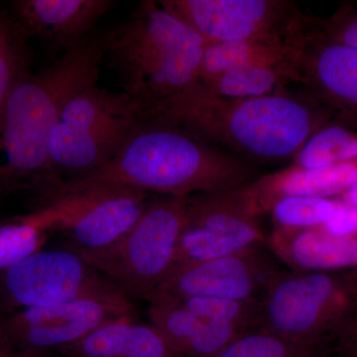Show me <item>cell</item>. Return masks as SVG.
Instances as JSON below:
<instances>
[{"mask_svg": "<svg viewBox=\"0 0 357 357\" xmlns=\"http://www.w3.org/2000/svg\"><path fill=\"white\" fill-rule=\"evenodd\" d=\"M105 51L107 33H91L13 89L0 110V198L21 190L35 194L48 184L49 149L61 112L73 96L96 86Z\"/></svg>", "mask_w": 357, "mask_h": 357, "instance_id": "obj_1", "label": "cell"}, {"mask_svg": "<svg viewBox=\"0 0 357 357\" xmlns=\"http://www.w3.org/2000/svg\"><path fill=\"white\" fill-rule=\"evenodd\" d=\"M332 110L286 93L229 100L194 84L146 121L175 126L229 153L277 161L299 152Z\"/></svg>", "mask_w": 357, "mask_h": 357, "instance_id": "obj_2", "label": "cell"}, {"mask_svg": "<svg viewBox=\"0 0 357 357\" xmlns=\"http://www.w3.org/2000/svg\"><path fill=\"white\" fill-rule=\"evenodd\" d=\"M253 172L229 153L175 126L144 121L109 163L68 182L112 184L150 194L191 197L229 191L251 184Z\"/></svg>", "mask_w": 357, "mask_h": 357, "instance_id": "obj_3", "label": "cell"}, {"mask_svg": "<svg viewBox=\"0 0 357 357\" xmlns=\"http://www.w3.org/2000/svg\"><path fill=\"white\" fill-rule=\"evenodd\" d=\"M206 41L159 2L107 33L105 59L144 119L197 83Z\"/></svg>", "mask_w": 357, "mask_h": 357, "instance_id": "obj_4", "label": "cell"}, {"mask_svg": "<svg viewBox=\"0 0 357 357\" xmlns=\"http://www.w3.org/2000/svg\"><path fill=\"white\" fill-rule=\"evenodd\" d=\"M143 122L139 107L122 91L93 86L73 96L52 135L48 185L102 168Z\"/></svg>", "mask_w": 357, "mask_h": 357, "instance_id": "obj_5", "label": "cell"}, {"mask_svg": "<svg viewBox=\"0 0 357 357\" xmlns=\"http://www.w3.org/2000/svg\"><path fill=\"white\" fill-rule=\"evenodd\" d=\"M188 197L150 199L139 220L107 248L72 246L91 267L128 295L149 301L175 265Z\"/></svg>", "mask_w": 357, "mask_h": 357, "instance_id": "obj_6", "label": "cell"}, {"mask_svg": "<svg viewBox=\"0 0 357 357\" xmlns=\"http://www.w3.org/2000/svg\"><path fill=\"white\" fill-rule=\"evenodd\" d=\"M356 314L342 275L281 270L260 300L257 330L326 349Z\"/></svg>", "mask_w": 357, "mask_h": 357, "instance_id": "obj_7", "label": "cell"}, {"mask_svg": "<svg viewBox=\"0 0 357 357\" xmlns=\"http://www.w3.org/2000/svg\"><path fill=\"white\" fill-rule=\"evenodd\" d=\"M30 218L41 229L60 230L74 248H107L133 227L149 204V194L112 184L60 182L35 195Z\"/></svg>", "mask_w": 357, "mask_h": 357, "instance_id": "obj_8", "label": "cell"}, {"mask_svg": "<svg viewBox=\"0 0 357 357\" xmlns=\"http://www.w3.org/2000/svg\"><path fill=\"white\" fill-rule=\"evenodd\" d=\"M262 211L255 183L188 197L173 270L264 246L268 237L260 225Z\"/></svg>", "mask_w": 357, "mask_h": 357, "instance_id": "obj_9", "label": "cell"}, {"mask_svg": "<svg viewBox=\"0 0 357 357\" xmlns=\"http://www.w3.org/2000/svg\"><path fill=\"white\" fill-rule=\"evenodd\" d=\"M121 297L128 295L72 248L41 249L0 272V303L6 314L86 298Z\"/></svg>", "mask_w": 357, "mask_h": 357, "instance_id": "obj_10", "label": "cell"}, {"mask_svg": "<svg viewBox=\"0 0 357 357\" xmlns=\"http://www.w3.org/2000/svg\"><path fill=\"white\" fill-rule=\"evenodd\" d=\"M134 314L129 297L86 299L43 307H29L0 317V333L27 356H49L79 342L100 326Z\"/></svg>", "mask_w": 357, "mask_h": 357, "instance_id": "obj_11", "label": "cell"}, {"mask_svg": "<svg viewBox=\"0 0 357 357\" xmlns=\"http://www.w3.org/2000/svg\"><path fill=\"white\" fill-rule=\"evenodd\" d=\"M160 6L206 41L290 40L303 16L277 0H162Z\"/></svg>", "mask_w": 357, "mask_h": 357, "instance_id": "obj_12", "label": "cell"}, {"mask_svg": "<svg viewBox=\"0 0 357 357\" xmlns=\"http://www.w3.org/2000/svg\"><path fill=\"white\" fill-rule=\"evenodd\" d=\"M280 271L264 246H257L236 255L175 268L156 293L181 299L211 298L253 302L262 299L268 286Z\"/></svg>", "mask_w": 357, "mask_h": 357, "instance_id": "obj_13", "label": "cell"}, {"mask_svg": "<svg viewBox=\"0 0 357 357\" xmlns=\"http://www.w3.org/2000/svg\"><path fill=\"white\" fill-rule=\"evenodd\" d=\"M295 83L310 100L357 116V49L326 37L305 18L293 38Z\"/></svg>", "mask_w": 357, "mask_h": 357, "instance_id": "obj_14", "label": "cell"}, {"mask_svg": "<svg viewBox=\"0 0 357 357\" xmlns=\"http://www.w3.org/2000/svg\"><path fill=\"white\" fill-rule=\"evenodd\" d=\"M112 6L109 0H18L13 15L29 36L66 51L89 36Z\"/></svg>", "mask_w": 357, "mask_h": 357, "instance_id": "obj_15", "label": "cell"}, {"mask_svg": "<svg viewBox=\"0 0 357 357\" xmlns=\"http://www.w3.org/2000/svg\"><path fill=\"white\" fill-rule=\"evenodd\" d=\"M267 244L291 271L332 273L357 268V236H335L321 227L275 229Z\"/></svg>", "mask_w": 357, "mask_h": 357, "instance_id": "obj_16", "label": "cell"}, {"mask_svg": "<svg viewBox=\"0 0 357 357\" xmlns=\"http://www.w3.org/2000/svg\"><path fill=\"white\" fill-rule=\"evenodd\" d=\"M59 354L64 357H185L151 324L138 321L134 314L105 324Z\"/></svg>", "mask_w": 357, "mask_h": 357, "instance_id": "obj_17", "label": "cell"}, {"mask_svg": "<svg viewBox=\"0 0 357 357\" xmlns=\"http://www.w3.org/2000/svg\"><path fill=\"white\" fill-rule=\"evenodd\" d=\"M357 178V160L317 169H289L255 183L263 210L277 199L287 196L331 199L344 195Z\"/></svg>", "mask_w": 357, "mask_h": 357, "instance_id": "obj_18", "label": "cell"}, {"mask_svg": "<svg viewBox=\"0 0 357 357\" xmlns=\"http://www.w3.org/2000/svg\"><path fill=\"white\" fill-rule=\"evenodd\" d=\"M293 56V38L211 42L204 46L197 83H211L223 73L241 66L289 64Z\"/></svg>", "mask_w": 357, "mask_h": 357, "instance_id": "obj_19", "label": "cell"}, {"mask_svg": "<svg viewBox=\"0 0 357 357\" xmlns=\"http://www.w3.org/2000/svg\"><path fill=\"white\" fill-rule=\"evenodd\" d=\"M294 64L246 65L223 73L215 81L199 84L211 95L229 100L273 95L282 84L295 83Z\"/></svg>", "mask_w": 357, "mask_h": 357, "instance_id": "obj_20", "label": "cell"}, {"mask_svg": "<svg viewBox=\"0 0 357 357\" xmlns=\"http://www.w3.org/2000/svg\"><path fill=\"white\" fill-rule=\"evenodd\" d=\"M357 160V132L338 124H326L296 154L295 168L317 169Z\"/></svg>", "mask_w": 357, "mask_h": 357, "instance_id": "obj_21", "label": "cell"}, {"mask_svg": "<svg viewBox=\"0 0 357 357\" xmlns=\"http://www.w3.org/2000/svg\"><path fill=\"white\" fill-rule=\"evenodd\" d=\"M29 35L13 13L0 8V110L29 72Z\"/></svg>", "mask_w": 357, "mask_h": 357, "instance_id": "obj_22", "label": "cell"}, {"mask_svg": "<svg viewBox=\"0 0 357 357\" xmlns=\"http://www.w3.org/2000/svg\"><path fill=\"white\" fill-rule=\"evenodd\" d=\"M148 302L150 324L172 349L185 356L188 344L203 325L204 319L190 311L178 298L168 294L156 293Z\"/></svg>", "mask_w": 357, "mask_h": 357, "instance_id": "obj_23", "label": "cell"}, {"mask_svg": "<svg viewBox=\"0 0 357 357\" xmlns=\"http://www.w3.org/2000/svg\"><path fill=\"white\" fill-rule=\"evenodd\" d=\"M326 349L293 342L261 330L244 333L213 357H325Z\"/></svg>", "mask_w": 357, "mask_h": 357, "instance_id": "obj_24", "label": "cell"}, {"mask_svg": "<svg viewBox=\"0 0 357 357\" xmlns=\"http://www.w3.org/2000/svg\"><path fill=\"white\" fill-rule=\"evenodd\" d=\"M332 199L287 196L271 204L275 229H316L325 225L335 210Z\"/></svg>", "mask_w": 357, "mask_h": 357, "instance_id": "obj_25", "label": "cell"}, {"mask_svg": "<svg viewBox=\"0 0 357 357\" xmlns=\"http://www.w3.org/2000/svg\"><path fill=\"white\" fill-rule=\"evenodd\" d=\"M48 230L41 229L30 215L0 223V272L41 250Z\"/></svg>", "mask_w": 357, "mask_h": 357, "instance_id": "obj_26", "label": "cell"}, {"mask_svg": "<svg viewBox=\"0 0 357 357\" xmlns=\"http://www.w3.org/2000/svg\"><path fill=\"white\" fill-rule=\"evenodd\" d=\"M178 299L204 321H223L243 326L249 331L257 330L260 301L239 302L211 298Z\"/></svg>", "mask_w": 357, "mask_h": 357, "instance_id": "obj_27", "label": "cell"}, {"mask_svg": "<svg viewBox=\"0 0 357 357\" xmlns=\"http://www.w3.org/2000/svg\"><path fill=\"white\" fill-rule=\"evenodd\" d=\"M317 26L328 38L357 49V9L342 8Z\"/></svg>", "mask_w": 357, "mask_h": 357, "instance_id": "obj_28", "label": "cell"}, {"mask_svg": "<svg viewBox=\"0 0 357 357\" xmlns=\"http://www.w3.org/2000/svg\"><path fill=\"white\" fill-rule=\"evenodd\" d=\"M321 229L335 236H357V206L342 199L335 202L332 215Z\"/></svg>", "mask_w": 357, "mask_h": 357, "instance_id": "obj_29", "label": "cell"}, {"mask_svg": "<svg viewBox=\"0 0 357 357\" xmlns=\"http://www.w3.org/2000/svg\"><path fill=\"white\" fill-rule=\"evenodd\" d=\"M335 342L337 356L357 357V314L344 326Z\"/></svg>", "mask_w": 357, "mask_h": 357, "instance_id": "obj_30", "label": "cell"}, {"mask_svg": "<svg viewBox=\"0 0 357 357\" xmlns=\"http://www.w3.org/2000/svg\"><path fill=\"white\" fill-rule=\"evenodd\" d=\"M0 357H33L27 356L25 354H20V351H16L15 349L9 344L8 340L3 337L0 333ZM49 357V356H43Z\"/></svg>", "mask_w": 357, "mask_h": 357, "instance_id": "obj_31", "label": "cell"}, {"mask_svg": "<svg viewBox=\"0 0 357 357\" xmlns=\"http://www.w3.org/2000/svg\"><path fill=\"white\" fill-rule=\"evenodd\" d=\"M344 278L349 289L357 295V268L345 272Z\"/></svg>", "mask_w": 357, "mask_h": 357, "instance_id": "obj_32", "label": "cell"}, {"mask_svg": "<svg viewBox=\"0 0 357 357\" xmlns=\"http://www.w3.org/2000/svg\"><path fill=\"white\" fill-rule=\"evenodd\" d=\"M342 201L357 206V178L351 187L342 195Z\"/></svg>", "mask_w": 357, "mask_h": 357, "instance_id": "obj_33", "label": "cell"}, {"mask_svg": "<svg viewBox=\"0 0 357 357\" xmlns=\"http://www.w3.org/2000/svg\"><path fill=\"white\" fill-rule=\"evenodd\" d=\"M325 357H330V356H328V354H326ZM335 357H340V356H335Z\"/></svg>", "mask_w": 357, "mask_h": 357, "instance_id": "obj_34", "label": "cell"}]
</instances>
